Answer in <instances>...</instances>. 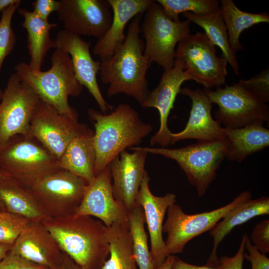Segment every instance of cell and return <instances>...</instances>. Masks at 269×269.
I'll use <instances>...</instances> for the list:
<instances>
[{
  "mask_svg": "<svg viewBox=\"0 0 269 269\" xmlns=\"http://www.w3.org/2000/svg\"><path fill=\"white\" fill-rule=\"evenodd\" d=\"M142 17L139 14L133 18L123 44L112 55L101 60L99 71L102 82L109 85L108 96L123 93L140 105L150 92L146 75L151 64L144 54V43L140 37Z\"/></svg>",
  "mask_w": 269,
  "mask_h": 269,
  "instance_id": "obj_1",
  "label": "cell"
},
{
  "mask_svg": "<svg viewBox=\"0 0 269 269\" xmlns=\"http://www.w3.org/2000/svg\"><path fill=\"white\" fill-rule=\"evenodd\" d=\"M44 227L61 250L83 269H101L110 254L109 229L90 216H48Z\"/></svg>",
  "mask_w": 269,
  "mask_h": 269,
  "instance_id": "obj_2",
  "label": "cell"
},
{
  "mask_svg": "<svg viewBox=\"0 0 269 269\" xmlns=\"http://www.w3.org/2000/svg\"><path fill=\"white\" fill-rule=\"evenodd\" d=\"M87 113L95 128V176L127 148L140 143L152 130L128 104H119L109 114L92 108Z\"/></svg>",
  "mask_w": 269,
  "mask_h": 269,
  "instance_id": "obj_3",
  "label": "cell"
},
{
  "mask_svg": "<svg viewBox=\"0 0 269 269\" xmlns=\"http://www.w3.org/2000/svg\"><path fill=\"white\" fill-rule=\"evenodd\" d=\"M51 67L46 71L31 68L21 62L14 68L15 73L28 85L40 100L56 109L60 113L73 119L78 114L68 103L69 96L81 94L83 86L77 80L69 54L56 48L51 57Z\"/></svg>",
  "mask_w": 269,
  "mask_h": 269,
  "instance_id": "obj_4",
  "label": "cell"
},
{
  "mask_svg": "<svg viewBox=\"0 0 269 269\" xmlns=\"http://www.w3.org/2000/svg\"><path fill=\"white\" fill-rule=\"evenodd\" d=\"M229 139L198 141L179 148L141 147L148 153L175 160L185 173L189 183L196 188L199 197L205 194L217 177V170L226 157Z\"/></svg>",
  "mask_w": 269,
  "mask_h": 269,
  "instance_id": "obj_5",
  "label": "cell"
},
{
  "mask_svg": "<svg viewBox=\"0 0 269 269\" xmlns=\"http://www.w3.org/2000/svg\"><path fill=\"white\" fill-rule=\"evenodd\" d=\"M0 167L5 176L30 188L61 169L58 160L37 139L17 135L0 146Z\"/></svg>",
  "mask_w": 269,
  "mask_h": 269,
  "instance_id": "obj_6",
  "label": "cell"
},
{
  "mask_svg": "<svg viewBox=\"0 0 269 269\" xmlns=\"http://www.w3.org/2000/svg\"><path fill=\"white\" fill-rule=\"evenodd\" d=\"M145 13L140 24L145 39L144 54L150 63H157L164 71L169 70L174 64L176 45L189 33L190 22L171 20L155 0Z\"/></svg>",
  "mask_w": 269,
  "mask_h": 269,
  "instance_id": "obj_7",
  "label": "cell"
},
{
  "mask_svg": "<svg viewBox=\"0 0 269 269\" xmlns=\"http://www.w3.org/2000/svg\"><path fill=\"white\" fill-rule=\"evenodd\" d=\"M251 198V192L246 190L224 206L195 214H186L176 203L169 206L162 227V232L167 235L165 244L168 255L182 253L190 240L210 231L231 210Z\"/></svg>",
  "mask_w": 269,
  "mask_h": 269,
  "instance_id": "obj_8",
  "label": "cell"
},
{
  "mask_svg": "<svg viewBox=\"0 0 269 269\" xmlns=\"http://www.w3.org/2000/svg\"><path fill=\"white\" fill-rule=\"evenodd\" d=\"M179 60L191 78L204 88L224 84L227 62L216 54V46L205 33L188 34L178 43L175 59Z\"/></svg>",
  "mask_w": 269,
  "mask_h": 269,
  "instance_id": "obj_9",
  "label": "cell"
},
{
  "mask_svg": "<svg viewBox=\"0 0 269 269\" xmlns=\"http://www.w3.org/2000/svg\"><path fill=\"white\" fill-rule=\"evenodd\" d=\"M212 103L218 109L214 112L216 120L225 128L235 129L257 121L269 124V107L255 98L242 85L219 87L216 90H203Z\"/></svg>",
  "mask_w": 269,
  "mask_h": 269,
  "instance_id": "obj_10",
  "label": "cell"
},
{
  "mask_svg": "<svg viewBox=\"0 0 269 269\" xmlns=\"http://www.w3.org/2000/svg\"><path fill=\"white\" fill-rule=\"evenodd\" d=\"M88 183L61 169L35 182L29 189L49 217L73 214L83 199Z\"/></svg>",
  "mask_w": 269,
  "mask_h": 269,
  "instance_id": "obj_11",
  "label": "cell"
},
{
  "mask_svg": "<svg viewBox=\"0 0 269 269\" xmlns=\"http://www.w3.org/2000/svg\"><path fill=\"white\" fill-rule=\"evenodd\" d=\"M40 101L18 75H11L0 102V146L15 135H29L31 120Z\"/></svg>",
  "mask_w": 269,
  "mask_h": 269,
  "instance_id": "obj_12",
  "label": "cell"
},
{
  "mask_svg": "<svg viewBox=\"0 0 269 269\" xmlns=\"http://www.w3.org/2000/svg\"><path fill=\"white\" fill-rule=\"evenodd\" d=\"M89 129L40 100L31 120L29 135L59 160L71 141Z\"/></svg>",
  "mask_w": 269,
  "mask_h": 269,
  "instance_id": "obj_13",
  "label": "cell"
},
{
  "mask_svg": "<svg viewBox=\"0 0 269 269\" xmlns=\"http://www.w3.org/2000/svg\"><path fill=\"white\" fill-rule=\"evenodd\" d=\"M57 13L64 29L78 35L101 38L113 18L108 0H61Z\"/></svg>",
  "mask_w": 269,
  "mask_h": 269,
  "instance_id": "obj_14",
  "label": "cell"
},
{
  "mask_svg": "<svg viewBox=\"0 0 269 269\" xmlns=\"http://www.w3.org/2000/svg\"><path fill=\"white\" fill-rule=\"evenodd\" d=\"M55 49L67 52L70 56L76 77L85 87L95 100L101 112L107 114L114 109L104 98L98 84L97 75L99 73L101 62L94 60L90 51L91 44L80 36L65 29L59 30L54 39Z\"/></svg>",
  "mask_w": 269,
  "mask_h": 269,
  "instance_id": "obj_15",
  "label": "cell"
},
{
  "mask_svg": "<svg viewBox=\"0 0 269 269\" xmlns=\"http://www.w3.org/2000/svg\"><path fill=\"white\" fill-rule=\"evenodd\" d=\"M73 214L97 218L108 228L128 221V211L114 197L109 165L88 184L81 203Z\"/></svg>",
  "mask_w": 269,
  "mask_h": 269,
  "instance_id": "obj_16",
  "label": "cell"
},
{
  "mask_svg": "<svg viewBox=\"0 0 269 269\" xmlns=\"http://www.w3.org/2000/svg\"><path fill=\"white\" fill-rule=\"evenodd\" d=\"M190 80L191 78L182 63L175 59L173 67L164 71L158 84L149 92L141 105L144 108H155L159 114V129L151 137V146L157 144L160 147H166L171 144L172 133L167 125L168 116L177 95L180 93L182 84Z\"/></svg>",
  "mask_w": 269,
  "mask_h": 269,
  "instance_id": "obj_17",
  "label": "cell"
},
{
  "mask_svg": "<svg viewBox=\"0 0 269 269\" xmlns=\"http://www.w3.org/2000/svg\"><path fill=\"white\" fill-rule=\"evenodd\" d=\"M129 149L134 151H123L109 165L114 197L128 212L136 203L139 188L146 172L144 165L148 154L140 146Z\"/></svg>",
  "mask_w": 269,
  "mask_h": 269,
  "instance_id": "obj_18",
  "label": "cell"
},
{
  "mask_svg": "<svg viewBox=\"0 0 269 269\" xmlns=\"http://www.w3.org/2000/svg\"><path fill=\"white\" fill-rule=\"evenodd\" d=\"M180 94L191 99V108L184 129L171 133V144L186 139L211 141L226 137L225 128L212 116V103L203 90L185 87Z\"/></svg>",
  "mask_w": 269,
  "mask_h": 269,
  "instance_id": "obj_19",
  "label": "cell"
},
{
  "mask_svg": "<svg viewBox=\"0 0 269 269\" xmlns=\"http://www.w3.org/2000/svg\"><path fill=\"white\" fill-rule=\"evenodd\" d=\"M149 181L150 177L146 171L139 188L136 202L143 210L150 237V251L157 268L169 256L163 239L162 227L167 209L176 203V196L170 193L163 196L154 195L149 187Z\"/></svg>",
  "mask_w": 269,
  "mask_h": 269,
  "instance_id": "obj_20",
  "label": "cell"
},
{
  "mask_svg": "<svg viewBox=\"0 0 269 269\" xmlns=\"http://www.w3.org/2000/svg\"><path fill=\"white\" fill-rule=\"evenodd\" d=\"M9 253L49 269L65 254L42 221L35 220H30Z\"/></svg>",
  "mask_w": 269,
  "mask_h": 269,
  "instance_id": "obj_21",
  "label": "cell"
},
{
  "mask_svg": "<svg viewBox=\"0 0 269 269\" xmlns=\"http://www.w3.org/2000/svg\"><path fill=\"white\" fill-rule=\"evenodd\" d=\"M112 10L113 18L106 33L98 40L93 53L102 60L112 55L123 44L126 36L125 27L136 15L143 14L153 0H108Z\"/></svg>",
  "mask_w": 269,
  "mask_h": 269,
  "instance_id": "obj_22",
  "label": "cell"
},
{
  "mask_svg": "<svg viewBox=\"0 0 269 269\" xmlns=\"http://www.w3.org/2000/svg\"><path fill=\"white\" fill-rule=\"evenodd\" d=\"M95 160L94 131L89 129L71 141L58 163L61 169L72 173L88 184L95 176Z\"/></svg>",
  "mask_w": 269,
  "mask_h": 269,
  "instance_id": "obj_23",
  "label": "cell"
},
{
  "mask_svg": "<svg viewBox=\"0 0 269 269\" xmlns=\"http://www.w3.org/2000/svg\"><path fill=\"white\" fill-rule=\"evenodd\" d=\"M269 214V198L267 196L255 199L250 198L233 208L210 231L214 245L207 261L214 263L219 262L217 248L233 228L256 216Z\"/></svg>",
  "mask_w": 269,
  "mask_h": 269,
  "instance_id": "obj_24",
  "label": "cell"
},
{
  "mask_svg": "<svg viewBox=\"0 0 269 269\" xmlns=\"http://www.w3.org/2000/svg\"><path fill=\"white\" fill-rule=\"evenodd\" d=\"M264 122L257 121L240 128H225L229 140L226 158L241 162L248 156L269 145V130Z\"/></svg>",
  "mask_w": 269,
  "mask_h": 269,
  "instance_id": "obj_25",
  "label": "cell"
},
{
  "mask_svg": "<svg viewBox=\"0 0 269 269\" xmlns=\"http://www.w3.org/2000/svg\"><path fill=\"white\" fill-rule=\"evenodd\" d=\"M18 11L24 18L22 26L27 33V48L30 57L28 64L31 68L40 70L47 53L55 48L50 31L56 24L42 19L26 9L18 8Z\"/></svg>",
  "mask_w": 269,
  "mask_h": 269,
  "instance_id": "obj_26",
  "label": "cell"
},
{
  "mask_svg": "<svg viewBox=\"0 0 269 269\" xmlns=\"http://www.w3.org/2000/svg\"><path fill=\"white\" fill-rule=\"evenodd\" d=\"M0 202L7 212L29 220L42 221L48 217L29 188L5 176L0 178Z\"/></svg>",
  "mask_w": 269,
  "mask_h": 269,
  "instance_id": "obj_27",
  "label": "cell"
},
{
  "mask_svg": "<svg viewBox=\"0 0 269 269\" xmlns=\"http://www.w3.org/2000/svg\"><path fill=\"white\" fill-rule=\"evenodd\" d=\"M220 3V12L227 28L230 46L236 54L243 49L240 42L241 33L255 24L269 23V14L267 12L253 13L244 11L238 8L232 0H221Z\"/></svg>",
  "mask_w": 269,
  "mask_h": 269,
  "instance_id": "obj_28",
  "label": "cell"
},
{
  "mask_svg": "<svg viewBox=\"0 0 269 269\" xmlns=\"http://www.w3.org/2000/svg\"><path fill=\"white\" fill-rule=\"evenodd\" d=\"M182 14L190 22L196 24L204 30L205 34L211 42L218 46L222 51V57L231 66L235 74L238 75L239 63L236 54L230 47L227 28L220 9L204 15H196L191 12Z\"/></svg>",
  "mask_w": 269,
  "mask_h": 269,
  "instance_id": "obj_29",
  "label": "cell"
},
{
  "mask_svg": "<svg viewBox=\"0 0 269 269\" xmlns=\"http://www.w3.org/2000/svg\"><path fill=\"white\" fill-rule=\"evenodd\" d=\"M109 229L110 254L101 269H138L134 258L128 221Z\"/></svg>",
  "mask_w": 269,
  "mask_h": 269,
  "instance_id": "obj_30",
  "label": "cell"
},
{
  "mask_svg": "<svg viewBox=\"0 0 269 269\" xmlns=\"http://www.w3.org/2000/svg\"><path fill=\"white\" fill-rule=\"evenodd\" d=\"M128 216L133 253L138 269H157L148 246L142 207L136 202Z\"/></svg>",
  "mask_w": 269,
  "mask_h": 269,
  "instance_id": "obj_31",
  "label": "cell"
},
{
  "mask_svg": "<svg viewBox=\"0 0 269 269\" xmlns=\"http://www.w3.org/2000/svg\"><path fill=\"white\" fill-rule=\"evenodd\" d=\"M165 14L175 21H180L179 15L191 12L204 15L220 9V2L217 0H157Z\"/></svg>",
  "mask_w": 269,
  "mask_h": 269,
  "instance_id": "obj_32",
  "label": "cell"
},
{
  "mask_svg": "<svg viewBox=\"0 0 269 269\" xmlns=\"http://www.w3.org/2000/svg\"><path fill=\"white\" fill-rule=\"evenodd\" d=\"M21 1L11 4L1 12L0 20V73L4 59L12 51L17 40L11 27V20Z\"/></svg>",
  "mask_w": 269,
  "mask_h": 269,
  "instance_id": "obj_33",
  "label": "cell"
},
{
  "mask_svg": "<svg viewBox=\"0 0 269 269\" xmlns=\"http://www.w3.org/2000/svg\"><path fill=\"white\" fill-rule=\"evenodd\" d=\"M30 220L23 216L0 212V244H14Z\"/></svg>",
  "mask_w": 269,
  "mask_h": 269,
  "instance_id": "obj_34",
  "label": "cell"
},
{
  "mask_svg": "<svg viewBox=\"0 0 269 269\" xmlns=\"http://www.w3.org/2000/svg\"><path fill=\"white\" fill-rule=\"evenodd\" d=\"M255 98L263 103L269 101V69L261 71L248 80L241 79L238 82Z\"/></svg>",
  "mask_w": 269,
  "mask_h": 269,
  "instance_id": "obj_35",
  "label": "cell"
},
{
  "mask_svg": "<svg viewBox=\"0 0 269 269\" xmlns=\"http://www.w3.org/2000/svg\"><path fill=\"white\" fill-rule=\"evenodd\" d=\"M251 242L263 254L269 252V220L259 222L254 227L251 234Z\"/></svg>",
  "mask_w": 269,
  "mask_h": 269,
  "instance_id": "obj_36",
  "label": "cell"
},
{
  "mask_svg": "<svg viewBox=\"0 0 269 269\" xmlns=\"http://www.w3.org/2000/svg\"><path fill=\"white\" fill-rule=\"evenodd\" d=\"M245 248L249 254H244V259L251 264V269H269V259L265 254L260 252L253 245L247 234L245 241Z\"/></svg>",
  "mask_w": 269,
  "mask_h": 269,
  "instance_id": "obj_37",
  "label": "cell"
},
{
  "mask_svg": "<svg viewBox=\"0 0 269 269\" xmlns=\"http://www.w3.org/2000/svg\"><path fill=\"white\" fill-rule=\"evenodd\" d=\"M0 269H49V268L8 252L0 262Z\"/></svg>",
  "mask_w": 269,
  "mask_h": 269,
  "instance_id": "obj_38",
  "label": "cell"
},
{
  "mask_svg": "<svg viewBox=\"0 0 269 269\" xmlns=\"http://www.w3.org/2000/svg\"><path fill=\"white\" fill-rule=\"evenodd\" d=\"M247 234L243 236L239 249L236 255L229 257L226 256L219 259L220 267L222 269H243L245 241Z\"/></svg>",
  "mask_w": 269,
  "mask_h": 269,
  "instance_id": "obj_39",
  "label": "cell"
},
{
  "mask_svg": "<svg viewBox=\"0 0 269 269\" xmlns=\"http://www.w3.org/2000/svg\"><path fill=\"white\" fill-rule=\"evenodd\" d=\"M59 5V1L55 0H36L32 3V11L40 18L48 20L52 12H57Z\"/></svg>",
  "mask_w": 269,
  "mask_h": 269,
  "instance_id": "obj_40",
  "label": "cell"
},
{
  "mask_svg": "<svg viewBox=\"0 0 269 269\" xmlns=\"http://www.w3.org/2000/svg\"><path fill=\"white\" fill-rule=\"evenodd\" d=\"M171 269H222L218 263L207 262L204 266H196L190 264L181 260L178 257L174 256Z\"/></svg>",
  "mask_w": 269,
  "mask_h": 269,
  "instance_id": "obj_41",
  "label": "cell"
},
{
  "mask_svg": "<svg viewBox=\"0 0 269 269\" xmlns=\"http://www.w3.org/2000/svg\"><path fill=\"white\" fill-rule=\"evenodd\" d=\"M49 269H83L78 265L69 256L65 254L63 259Z\"/></svg>",
  "mask_w": 269,
  "mask_h": 269,
  "instance_id": "obj_42",
  "label": "cell"
},
{
  "mask_svg": "<svg viewBox=\"0 0 269 269\" xmlns=\"http://www.w3.org/2000/svg\"><path fill=\"white\" fill-rule=\"evenodd\" d=\"M174 256V255L169 256L165 262L158 267L157 269H171Z\"/></svg>",
  "mask_w": 269,
  "mask_h": 269,
  "instance_id": "obj_43",
  "label": "cell"
},
{
  "mask_svg": "<svg viewBox=\"0 0 269 269\" xmlns=\"http://www.w3.org/2000/svg\"><path fill=\"white\" fill-rule=\"evenodd\" d=\"M11 245L0 244V262L6 256L10 251Z\"/></svg>",
  "mask_w": 269,
  "mask_h": 269,
  "instance_id": "obj_44",
  "label": "cell"
},
{
  "mask_svg": "<svg viewBox=\"0 0 269 269\" xmlns=\"http://www.w3.org/2000/svg\"><path fill=\"white\" fill-rule=\"evenodd\" d=\"M20 0H0V12L11 4L19 2Z\"/></svg>",
  "mask_w": 269,
  "mask_h": 269,
  "instance_id": "obj_45",
  "label": "cell"
},
{
  "mask_svg": "<svg viewBox=\"0 0 269 269\" xmlns=\"http://www.w3.org/2000/svg\"><path fill=\"white\" fill-rule=\"evenodd\" d=\"M3 94V91L0 88V102L2 99Z\"/></svg>",
  "mask_w": 269,
  "mask_h": 269,
  "instance_id": "obj_46",
  "label": "cell"
},
{
  "mask_svg": "<svg viewBox=\"0 0 269 269\" xmlns=\"http://www.w3.org/2000/svg\"><path fill=\"white\" fill-rule=\"evenodd\" d=\"M4 176H5V175L0 167V178Z\"/></svg>",
  "mask_w": 269,
  "mask_h": 269,
  "instance_id": "obj_47",
  "label": "cell"
}]
</instances>
